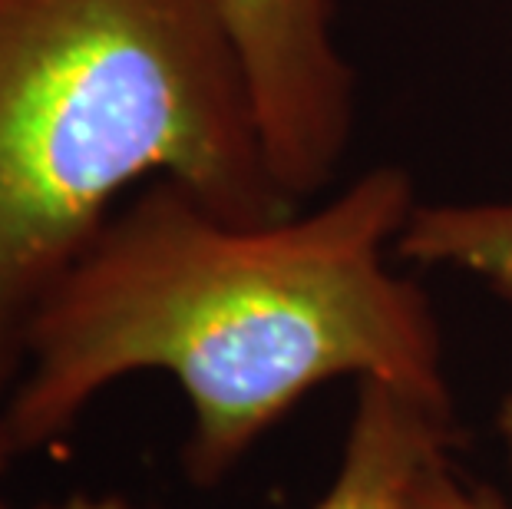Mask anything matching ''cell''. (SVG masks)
<instances>
[{"label": "cell", "instance_id": "obj_1", "mask_svg": "<svg viewBox=\"0 0 512 509\" xmlns=\"http://www.w3.org/2000/svg\"><path fill=\"white\" fill-rule=\"evenodd\" d=\"M403 166H374L314 212L235 225L169 179L110 215L27 328L0 410L17 453L63 437L139 371L192 410L182 467L215 486L314 387L374 377L453 404L427 291L387 252L417 209Z\"/></svg>", "mask_w": 512, "mask_h": 509}, {"label": "cell", "instance_id": "obj_2", "mask_svg": "<svg viewBox=\"0 0 512 509\" xmlns=\"http://www.w3.org/2000/svg\"><path fill=\"white\" fill-rule=\"evenodd\" d=\"M152 179L235 225L298 209L212 0H0V394L43 298Z\"/></svg>", "mask_w": 512, "mask_h": 509}, {"label": "cell", "instance_id": "obj_3", "mask_svg": "<svg viewBox=\"0 0 512 509\" xmlns=\"http://www.w3.org/2000/svg\"><path fill=\"white\" fill-rule=\"evenodd\" d=\"M242 53L271 169L294 202L334 179L354 136V70L331 0H212Z\"/></svg>", "mask_w": 512, "mask_h": 509}, {"label": "cell", "instance_id": "obj_4", "mask_svg": "<svg viewBox=\"0 0 512 509\" xmlns=\"http://www.w3.org/2000/svg\"><path fill=\"white\" fill-rule=\"evenodd\" d=\"M456 443L453 404L364 377L341 467L314 509H410L417 480Z\"/></svg>", "mask_w": 512, "mask_h": 509}, {"label": "cell", "instance_id": "obj_5", "mask_svg": "<svg viewBox=\"0 0 512 509\" xmlns=\"http://www.w3.org/2000/svg\"><path fill=\"white\" fill-rule=\"evenodd\" d=\"M394 255L423 268H450L486 285L512 308V199L417 205Z\"/></svg>", "mask_w": 512, "mask_h": 509}, {"label": "cell", "instance_id": "obj_6", "mask_svg": "<svg viewBox=\"0 0 512 509\" xmlns=\"http://www.w3.org/2000/svg\"><path fill=\"white\" fill-rule=\"evenodd\" d=\"M410 509H512L493 486L466 483L450 467V457L437 460L413 486Z\"/></svg>", "mask_w": 512, "mask_h": 509}, {"label": "cell", "instance_id": "obj_7", "mask_svg": "<svg viewBox=\"0 0 512 509\" xmlns=\"http://www.w3.org/2000/svg\"><path fill=\"white\" fill-rule=\"evenodd\" d=\"M37 509H133V506L116 493H106V496L73 493V496H63V500H57V503H43Z\"/></svg>", "mask_w": 512, "mask_h": 509}, {"label": "cell", "instance_id": "obj_8", "mask_svg": "<svg viewBox=\"0 0 512 509\" xmlns=\"http://www.w3.org/2000/svg\"><path fill=\"white\" fill-rule=\"evenodd\" d=\"M496 430H499V440H503V450H506V467H509V476H512V391L503 397V404H499Z\"/></svg>", "mask_w": 512, "mask_h": 509}, {"label": "cell", "instance_id": "obj_9", "mask_svg": "<svg viewBox=\"0 0 512 509\" xmlns=\"http://www.w3.org/2000/svg\"><path fill=\"white\" fill-rule=\"evenodd\" d=\"M10 457H17V447H14V440H10V430L4 424V417H0V470L7 467Z\"/></svg>", "mask_w": 512, "mask_h": 509}, {"label": "cell", "instance_id": "obj_10", "mask_svg": "<svg viewBox=\"0 0 512 509\" xmlns=\"http://www.w3.org/2000/svg\"><path fill=\"white\" fill-rule=\"evenodd\" d=\"M0 509H7V506H4V503H0Z\"/></svg>", "mask_w": 512, "mask_h": 509}]
</instances>
